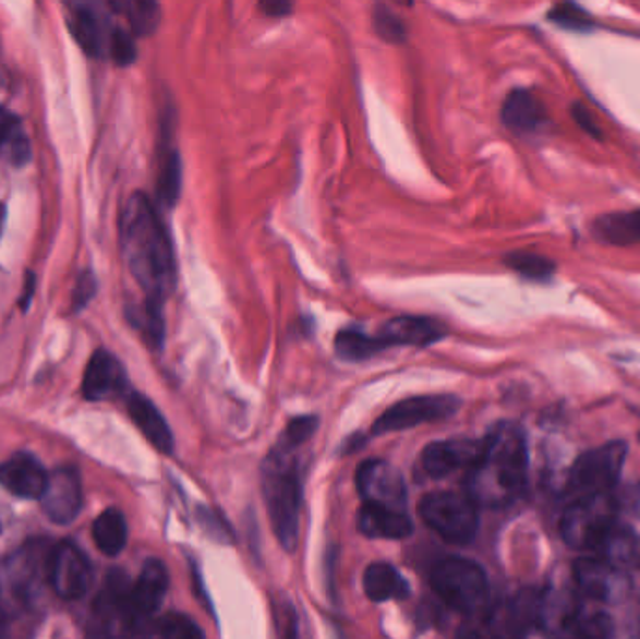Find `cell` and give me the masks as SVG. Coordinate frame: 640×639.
Wrapping results in <instances>:
<instances>
[{
    "label": "cell",
    "mask_w": 640,
    "mask_h": 639,
    "mask_svg": "<svg viewBox=\"0 0 640 639\" xmlns=\"http://www.w3.org/2000/svg\"><path fill=\"white\" fill-rule=\"evenodd\" d=\"M529 480V446L516 422L496 424L469 471L467 495L475 505L504 506L521 497Z\"/></svg>",
    "instance_id": "cell-2"
},
{
    "label": "cell",
    "mask_w": 640,
    "mask_h": 639,
    "mask_svg": "<svg viewBox=\"0 0 640 639\" xmlns=\"http://www.w3.org/2000/svg\"><path fill=\"white\" fill-rule=\"evenodd\" d=\"M363 591L373 602L403 600L409 596V583L388 563H373L363 574Z\"/></svg>",
    "instance_id": "cell-26"
},
{
    "label": "cell",
    "mask_w": 640,
    "mask_h": 639,
    "mask_svg": "<svg viewBox=\"0 0 640 639\" xmlns=\"http://www.w3.org/2000/svg\"><path fill=\"white\" fill-rule=\"evenodd\" d=\"M430 583L444 604L464 615L482 612L487 604V576L474 560L448 557L436 563L431 570Z\"/></svg>",
    "instance_id": "cell-4"
},
{
    "label": "cell",
    "mask_w": 640,
    "mask_h": 639,
    "mask_svg": "<svg viewBox=\"0 0 640 639\" xmlns=\"http://www.w3.org/2000/svg\"><path fill=\"white\" fill-rule=\"evenodd\" d=\"M595 237L613 246H631L640 242V208L629 213L600 216L592 226Z\"/></svg>",
    "instance_id": "cell-27"
},
{
    "label": "cell",
    "mask_w": 640,
    "mask_h": 639,
    "mask_svg": "<svg viewBox=\"0 0 640 639\" xmlns=\"http://www.w3.org/2000/svg\"><path fill=\"white\" fill-rule=\"evenodd\" d=\"M289 454L276 448L263 466V495L270 516L271 529L279 544L292 552L300 534L302 484Z\"/></svg>",
    "instance_id": "cell-3"
},
{
    "label": "cell",
    "mask_w": 640,
    "mask_h": 639,
    "mask_svg": "<svg viewBox=\"0 0 640 639\" xmlns=\"http://www.w3.org/2000/svg\"><path fill=\"white\" fill-rule=\"evenodd\" d=\"M96 289H98V281L94 278V274L88 273V270L81 274L75 291H73V306H75V310H83L93 300Z\"/></svg>",
    "instance_id": "cell-42"
},
{
    "label": "cell",
    "mask_w": 640,
    "mask_h": 639,
    "mask_svg": "<svg viewBox=\"0 0 640 639\" xmlns=\"http://www.w3.org/2000/svg\"><path fill=\"white\" fill-rule=\"evenodd\" d=\"M542 615V594L524 589L514 596L508 607V625L514 634H527L540 626Z\"/></svg>",
    "instance_id": "cell-30"
},
{
    "label": "cell",
    "mask_w": 640,
    "mask_h": 639,
    "mask_svg": "<svg viewBox=\"0 0 640 639\" xmlns=\"http://www.w3.org/2000/svg\"><path fill=\"white\" fill-rule=\"evenodd\" d=\"M281 639H300V628H298L297 613L292 606L285 610V620L281 623Z\"/></svg>",
    "instance_id": "cell-45"
},
{
    "label": "cell",
    "mask_w": 640,
    "mask_h": 639,
    "mask_svg": "<svg viewBox=\"0 0 640 639\" xmlns=\"http://www.w3.org/2000/svg\"><path fill=\"white\" fill-rule=\"evenodd\" d=\"M624 505L629 508V513H633L635 516L640 518V486L629 487L624 493Z\"/></svg>",
    "instance_id": "cell-48"
},
{
    "label": "cell",
    "mask_w": 640,
    "mask_h": 639,
    "mask_svg": "<svg viewBox=\"0 0 640 639\" xmlns=\"http://www.w3.org/2000/svg\"><path fill=\"white\" fill-rule=\"evenodd\" d=\"M571 114H573L575 122L582 128V132H587L588 135H592L595 140H601V137H603L601 128L595 124L594 117L590 114L587 107L581 106V104H575V106L571 107Z\"/></svg>",
    "instance_id": "cell-43"
},
{
    "label": "cell",
    "mask_w": 640,
    "mask_h": 639,
    "mask_svg": "<svg viewBox=\"0 0 640 639\" xmlns=\"http://www.w3.org/2000/svg\"><path fill=\"white\" fill-rule=\"evenodd\" d=\"M161 639H206L203 630L182 613L166 615L159 623Z\"/></svg>",
    "instance_id": "cell-37"
},
{
    "label": "cell",
    "mask_w": 640,
    "mask_h": 639,
    "mask_svg": "<svg viewBox=\"0 0 640 639\" xmlns=\"http://www.w3.org/2000/svg\"><path fill=\"white\" fill-rule=\"evenodd\" d=\"M114 10H120L128 15V21L132 25L133 33L137 36H148L158 28L161 20V10L156 2L148 0H130V2H114Z\"/></svg>",
    "instance_id": "cell-32"
},
{
    "label": "cell",
    "mask_w": 640,
    "mask_h": 639,
    "mask_svg": "<svg viewBox=\"0 0 640 639\" xmlns=\"http://www.w3.org/2000/svg\"><path fill=\"white\" fill-rule=\"evenodd\" d=\"M47 479L49 473L31 454H15L0 463V484L23 499H40Z\"/></svg>",
    "instance_id": "cell-18"
},
{
    "label": "cell",
    "mask_w": 640,
    "mask_h": 639,
    "mask_svg": "<svg viewBox=\"0 0 640 639\" xmlns=\"http://www.w3.org/2000/svg\"><path fill=\"white\" fill-rule=\"evenodd\" d=\"M595 550L600 552L601 559L620 572L640 566V536L633 529L620 523H614Z\"/></svg>",
    "instance_id": "cell-25"
},
{
    "label": "cell",
    "mask_w": 640,
    "mask_h": 639,
    "mask_svg": "<svg viewBox=\"0 0 640 639\" xmlns=\"http://www.w3.org/2000/svg\"><path fill=\"white\" fill-rule=\"evenodd\" d=\"M15 119L12 114L0 109V147L7 143L8 140L14 137Z\"/></svg>",
    "instance_id": "cell-47"
},
{
    "label": "cell",
    "mask_w": 640,
    "mask_h": 639,
    "mask_svg": "<svg viewBox=\"0 0 640 639\" xmlns=\"http://www.w3.org/2000/svg\"><path fill=\"white\" fill-rule=\"evenodd\" d=\"M334 346H336L337 357L349 362L371 359L386 349L378 336H371L357 327L343 328L337 334Z\"/></svg>",
    "instance_id": "cell-29"
},
{
    "label": "cell",
    "mask_w": 640,
    "mask_h": 639,
    "mask_svg": "<svg viewBox=\"0 0 640 639\" xmlns=\"http://www.w3.org/2000/svg\"><path fill=\"white\" fill-rule=\"evenodd\" d=\"M621 574L624 572L595 557H582L573 566L577 589L588 599L601 600V602H611L621 593L624 589Z\"/></svg>",
    "instance_id": "cell-19"
},
{
    "label": "cell",
    "mask_w": 640,
    "mask_h": 639,
    "mask_svg": "<svg viewBox=\"0 0 640 639\" xmlns=\"http://www.w3.org/2000/svg\"><path fill=\"white\" fill-rule=\"evenodd\" d=\"M4 226H7V207H4V205H0V237H2Z\"/></svg>",
    "instance_id": "cell-50"
},
{
    "label": "cell",
    "mask_w": 640,
    "mask_h": 639,
    "mask_svg": "<svg viewBox=\"0 0 640 639\" xmlns=\"http://www.w3.org/2000/svg\"><path fill=\"white\" fill-rule=\"evenodd\" d=\"M373 23H375L376 33L378 36H383L384 40L391 41V44L407 40V27H404L403 21L399 20L388 8L376 7Z\"/></svg>",
    "instance_id": "cell-38"
},
{
    "label": "cell",
    "mask_w": 640,
    "mask_h": 639,
    "mask_svg": "<svg viewBox=\"0 0 640 639\" xmlns=\"http://www.w3.org/2000/svg\"><path fill=\"white\" fill-rule=\"evenodd\" d=\"M31 158V145L21 134H14L12 137V161L15 166H23Z\"/></svg>",
    "instance_id": "cell-44"
},
{
    "label": "cell",
    "mask_w": 640,
    "mask_h": 639,
    "mask_svg": "<svg viewBox=\"0 0 640 639\" xmlns=\"http://www.w3.org/2000/svg\"><path fill=\"white\" fill-rule=\"evenodd\" d=\"M357 486L363 503L407 513V484L403 474L388 461H363L358 467Z\"/></svg>",
    "instance_id": "cell-10"
},
{
    "label": "cell",
    "mask_w": 640,
    "mask_h": 639,
    "mask_svg": "<svg viewBox=\"0 0 640 639\" xmlns=\"http://www.w3.org/2000/svg\"><path fill=\"white\" fill-rule=\"evenodd\" d=\"M182 186V166H180L179 154H167L166 161L161 166L158 179V200L164 207L171 208L180 195Z\"/></svg>",
    "instance_id": "cell-34"
},
{
    "label": "cell",
    "mask_w": 640,
    "mask_h": 639,
    "mask_svg": "<svg viewBox=\"0 0 640 639\" xmlns=\"http://www.w3.org/2000/svg\"><path fill=\"white\" fill-rule=\"evenodd\" d=\"M40 503L47 518L53 523H72L83 506V487L77 471L72 467H59L49 473Z\"/></svg>",
    "instance_id": "cell-12"
},
{
    "label": "cell",
    "mask_w": 640,
    "mask_h": 639,
    "mask_svg": "<svg viewBox=\"0 0 640 639\" xmlns=\"http://www.w3.org/2000/svg\"><path fill=\"white\" fill-rule=\"evenodd\" d=\"M27 278H28L27 291H25V294H23V297H21V304H23V308H25V310H27V304H31V297H33V291H34V276H33V274H28Z\"/></svg>",
    "instance_id": "cell-49"
},
{
    "label": "cell",
    "mask_w": 640,
    "mask_h": 639,
    "mask_svg": "<svg viewBox=\"0 0 640 639\" xmlns=\"http://www.w3.org/2000/svg\"><path fill=\"white\" fill-rule=\"evenodd\" d=\"M51 552L53 550H47L46 542H31L15 553L8 563V578L15 593L28 599L44 580L49 581Z\"/></svg>",
    "instance_id": "cell-15"
},
{
    "label": "cell",
    "mask_w": 640,
    "mask_h": 639,
    "mask_svg": "<svg viewBox=\"0 0 640 639\" xmlns=\"http://www.w3.org/2000/svg\"><path fill=\"white\" fill-rule=\"evenodd\" d=\"M504 263L514 273L519 274V276L530 281L547 284V281L553 280V276L556 273L555 261L548 260L542 253L511 252L506 255Z\"/></svg>",
    "instance_id": "cell-31"
},
{
    "label": "cell",
    "mask_w": 640,
    "mask_h": 639,
    "mask_svg": "<svg viewBox=\"0 0 640 639\" xmlns=\"http://www.w3.org/2000/svg\"><path fill=\"white\" fill-rule=\"evenodd\" d=\"M318 426L317 417H298L292 419L287 427H285L283 435L279 439L278 448L283 453H292L297 446L302 445L310 439L311 435L315 433Z\"/></svg>",
    "instance_id": "cell-36"
},
{
    "label": "cell",
    "mask_w": 640,
    "mask_h": 639,
    "mask_svg": "<svg viewBox=\"0 0 640 639\" xmlns=\"http://www.w3.org/2000/svg\"><path fill=\"white\" fill-rule=\"evenodd\" d=\"M197 520L198 526L203 527L206 534H210L212 539L225 542V544L231 542V533L225 526V521L219 516H216V513L210 508H205V506L197 508Z\"/></svg>",
    "instance_id": "cell-41"
},
{
    "label": "cell",
    "mask_w": 640,
    "mask_h": 639,
    "mask_svg": "<svg viewBox=\"0 0 640 639\" xmlns=\"http://www.w3.org/2000/svg\"><path fill=\"white\" fill-rule=\"evenodd\" d=\"M128 413L156 450L164 454L172 453L174 439H172L171 427L153 401L143 394L132 393L128 396Z\"/></svg>",
    "instance_id": "cell-24"
},
{
    "label": "cell",
    "mask_w": 640,
    "mask_h": 639,
    "mask_svg": "<svg viewBox=\"0 0 640 639\" xmlns=\"http://www.w3.org/2000/svg\"><path fill=\"white\" fill-rule=\"evenodd\" d=\"M109 55L119 67H130L137 59V49L133 44L132 34L125 33L122 28L112 31L111 44H109Z\"/></svg>",
    "instance_id": "cell-40"
},
{
    "label": "cell",
    "mask_w": 640,
    "mask_h": 639,
    "mask_svg": "<svg viewBox=\"0 0 640 639\" xmlns=\"http://www.w3.org/2000/svg\"><path fill=\"white\" fill-rule=\"evenodd\" d=\"M169 589V574L161 560H146L140 578L130 589V610L137 628L154 617Z\"/></svg>",
    "instance_id": "cell-14"
},
{
    "label": "cell",
    "mask_w": 640,
    "mask_h": 639,
    "mask_svg": "<svg viewBox=\"0 0 640 639\" xmlns=\"http://www.w3.org/2000/svg\"><path fill=\"white\" fill-rule=\"evenodd\" d=\"M130 589L124 574L112 572L94 602L88 639H125L140 630L130 610Z\"/></svg>",
    "instance_id": "cell-8"
},
{
    "label": "cell",
    "mask_w": 640,
    "mask_h": 639,
    "mask_svg": "<svg viewBox=\"0 0 640 639\" xmlns=\"http://www.w3.org/2000/svg\"><path fill=\"white\" fill-rule=\"evenodd\" d=\"M548 21H553L558 27L573 31V33H588L595 25L592 15L573 2H564V4L553 8L548 12Z\"/></svg>",
    "instance_id": "cell-35"
},
{
    "label": "cell",
    "mask_w": 640,
    "mask_h": 639,
    "mask_svg": "<svg viewBox=\"0 0 640 639\" xmlns=\"http://www.w3.org/2000/svg\"><path fill=\"white\" fill-rule=\"evenodd\" d=\"M581 620V606L573 593L560 589L542 594L540 626L553 638L575 639Z\"/></svg>",
    "instance_id": "cell-21"
},
{
    "label": "cell",
    "mask_w": 640,
    "mask_h": 639,
    "mask_svg": "<svg viewBox=\"0 0 640 639\" xmlns=\"http://www.w3.org/2000/svg\"><path fill=\"white\" fill-rule=\"evenodd\" d=\"M626 458L627 445L624 441H613L582 454L569 473L571 492L579 497L613 492L620 480Z\"/></svg>",
    "instance_id": "cell-7"
},
{
    "label": "cell",
    "mask_w": 640,
    "mask_h": 639,
    "mask_svg": "<svg viewBox=\"0 0 640 639\" xmlns=\"http://www.w3.org/2000/svg\"><path fill=\"white\" fill-rule=\"evenodd\" d=\"M358 529L370 539L401 540L412 533L409 513L363 503L358 513Z\"/></svg>",
    "instance_id": "cell-22"
},
{
    "label": "cell",
    "mask_w": 640,
    "mask_h": 639,
    "mask_svg": "<svg viewBox=\"0 0 640 639\" xmlns=\"http://www.w3.org/2000/svg\"><path fill=\"white\" fill-rule=\"evenodd\" d=\"M120 248L146 300L164 304L177 281L171 240L145 194H133L120 214Z\"/></svg>",
    "instance_id": "cell-1"
},
{
    "label": "cell",
    "mask_w": 640,
    "mask_h": 639,
    "mask_svg": "<svg viewBox=\"0 0 640 639\" xmlns=\"http://www.w3.org/2000/svg\"><path fill=\"white\" fill-rule=\"evenodd\" d=\"M130 317H132L133 325L143 333L150 347L159 349L164 343V336H166V325H164V317H161V304L154 302V300H145L143 306L133 308Z\"/></svg>",
    "instance_id": "cell-33"
},
{
    "label": "cell",
    "mask_w": 640,
    "mask_h": 639,
    "mask_svg": "<svg viewBox=\"0 0 640 639\" xmlns=\"http://www.w3.org/2000/svg\"><path fill=\"white\" fill-rule=\"evenodd\" d=\"M112 31L109 17L101 14L98 8L90 4L73 8L72 33L86 53L93 57H101L106 51L109 53Z\"/></svg>",
    "instance_id": "cell-23"
},
{
    "label": "cell",
    "mask_w": 640,
    "mask_h": 639,
    "mask_svg": "<svg viewBox=\"0 0 640 639\" xmlns=\"http://www.w3.org/2000/svg\"><path fill=\"white\" fill-rule=\"evenodd\" d=\"M93 536L99 552L106 553L109 557L119 555L128 542V526L122 513L117 508H109L106 513L99 514L94 521Z\"/></svg>",
    "instance_id": "cell-28"
},
{
    "label": "cell",
    "mask_w": 640,
    "mask_h": 639,
    "mask_svg": "<svg viewBox=\"0 0 640 639\" xmlns=\"http://www.w3.org/2000/svg\"><path fill=\"white\" fill-rule=\"evenodd\" d=\"M0 638H2V632H0Z\"/></svg>",
    "instance_id": "cell-51"
},
{
    "label": "cell",
    "mask_w": 640,
    "mask_h": 639,
    "mask_svg": "<svg viewBox=\"0 0 640 639\" xmlns=\"http://www.w3.org/2000/svg\"><path fill=\"white\" fill-rule=\"evenodd\" d=\"M500 119L509 132L517 135H534L547 126L548 114L542 101L527 88H516L506 96Z\"/></svg>",
    "instance_id": "cell-20"
},
{
    "label": "cell",
    "mask_w": 640,
    "mask_h": 639,
    "mask_svg": "<svg viewBox=\"0 0 640 639\" xmlns=\"http://www.w3.org/2000/svg\"><path fill=\"white\" fill-rule=\"evenodd\" d=\"M618 506L620 503L611 493L579 497L561 516V539L573 550H595L614 523H618Z\"/></svg>",
    "instance_id": "cell-6"
},
{
    "label": "cell",
    "mask_w": 640,
    "mask_h": 639,
    "mask_svg": "<svg viewBox=\"0 0 640 639\" xmlns=\"http://www.w3.org/2000/svg\"><path fill=\"white\" fill-rule=\"evenodd\" d=\"M261 10L270 17H287L292 12V4L285 0H270V2H263Z\"/></svg>",
    "instance_id": "cell-46"
},
{
    "label": "cell",
    "mask_w": 640,
    "mask_h": 639,
    "mask_svg": "<svg viewBox=\"0 0 640 639\" xmlns=\"http://www.w3.org/2000/svg\"><path fill=\"white\" fill-rule=\"evenodd\" d=\"M483 441L448 439L431 443L422 453L423 471L444 479L459 469H472L482 456Z\"/></svg>",
    "instance_id": "cell-13"
},
{
    "label": "cell",
    "mask_w": 640,
    "mask_h": 639,
    "mask_svg": "<svg viewBox=\"0 0 640 639\" xmlns=\"http://www.w3.org/2000/svg\"><path fill=\"white\" fill-rule=\"evenodd\" d=\"M461 401L449 394H436V396H414L407 400L399 401L390 409H386L375 424L373 433L384 435L390 432H403L409 427H416L420 424H430L446 420L459 411Z\"/></svg>",
    "instance_id": "cell-9"
},
{
    "label": "cell",
    "mask_w": 640,
    "mask_h": 639,
    "mask_svg": "<svg viewBox=\"0 0 640 639\" xmlns=\"http://www.w3.org/2000/svg\"><path fill=\"white\" fill-rule=\"evenodd\" d=\"M575 639H616L613 619L603 612L582 617Z\"/></svg>",
    "instance_id": "cell-39"
},
{
    "label": "cell",
    "mask_w": 640,
    "mask_h": 639,
    "mask_svg": "<svg viewBox=\"0 0 640 639\" xmlns=\"http://www.w3.org/2000/svg\"><path fill=\"white\" fill-rule=\"evenodd\" d=\"M93 568L85 553L72 542H60L49 560V586L60 599L77 600L88 591Z\"/></svg>",
    "instance_id": "cell-11"
},
{
    "label": "cell",
    "mask_w": 640,
    "mask_h": 639,
    "mask_svg": "<svg viewBox=\"0 0 640 639\" xmlns=\"http://www.w3.org/2000/svg\"><path fill=\"white\" fill-rule=\"evenodd\" d=\"M128 388L124 366L114 354L106 349H99L88 360L85 379H83V394L86 400L101 401L120 396Z\"/></svg>",
    "instance_id": "cell-16"
},
{
    "label": "cell",
    "mask_w": 640,
    "mask_h": 639,
    "mask_svg": "<svg viewBox=\"0 0 640 639\" xmlns=\"http://www.w3.org/2000/svg\"><path fill=\"white\" fill-rule=\"evenodd\" d=\"M446 334L448 328L444 327L440 321L403 315V317L386 321L378 338L383 340L386 349L394 346L427 347L446 338Z\"/></svg>",
    "instance_id": "cell-17"
},
{
    "label": "cell",
    "mask_w": 640,
    "mask_h": 639,
    "mask_svg": "<svg viewBox=\"0 0 640 639\" xmlns=\"http://www.w3.org/2000/svg\"><path fill=\"white\" fill-rule=\"evenodd\" d=\"M418 513L431 531L454 546H467L478 534V505L467 493H427L420 501Z\"/></svg>",
    "instance_id": "cell-5"
}]
</instances>
